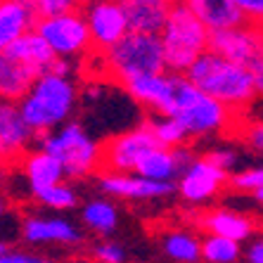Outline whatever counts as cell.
<instances>
[{"mask_svg": "<svg viewBox=\"0 0 263 263\" xmlns=\"http://www.w3.org/2000/svg\"><path fill=\"white\" fill-rule=\"evenodd\" d=\"M185 76H187L204 95L223 102L228 109H233L235 114L247 109V107L258 98L251 69L218 55L214 50H209L206 55L199 57V60L195 62V67L185 73Z\"/></svg>", "mask_w": 263, "mask_h": 263, "instance_id": "1", "label": "cell"}, {"mask_svg": "<svg viewBox=\"0 0 263 263\" xmlns=\"http://www.w3.org/2000/svg\"><path fill=\"white\" fill-rule=\"evenodd\" d=\"M76 102H79V90L71 79L57 73H43L36 81V86L29 90V95L17 104L31 130L38 138H43L71 121Z\"/></svg>", "mask_w": 263, "mask_h": 263, "instance_id": "2", "label": "cell"}, {"mask_svg": "<svg viewBox=\"0 0 263 263\" xmlns=\"http://www.w3.org/2000/svg\"><path fill=\"white\" fill-rule=\"evenodd\" d=\"M161 41L168 71L185 76L195 62L211 50V31L183 0H176L171 17L161 31Z\"/></svg>", "mask_w": 263, "mask_h": 263, "instance_id": "3", "label": "cell"}, {"mask_svg": "<svg viewBox=\"0 0 263 263\" xmlns=\"http://www.w3.org/2000/svg\"><path fill=\"white\" fill-rule=\"evenodd\" d=\"M166 117H176L190 133V138H206L214 133H223L235 121V111L223 102L204 95L187 76L176 73V90L173 102Z\"/></svg>", "mask_w": 263, "mask_h": 263, "instance_id": "4", "label": "cell"}, {"mask_svg": "<svg viewBox=\"0 0 263 263\" xmlns=\"http://www.w3.org/2000/svg\"><path fill=\"white\" fill-rule=\"evenodd\" d=\"M104 60V69L111 81L119 86H126L140 76H152V73H166V55L164 41L157 33H135L130 31L119 45L100 55Z\"/></svg>", "mask_w": 263, "mask_h": 263, "instance_id": "5", "label": "cell"}, {"mask_svg": "<svg viewBox=\"0 0 263 263\" xmlns=\"http://www.w3.org/2000/svg\"><path fill=\"white\" fill-rule=\"evenodd\" d=\"M38 147L64 166L67 178H86L102 168V145L92 140L79 121H69L62 128L38 138Z\"/></svg>", "mask_w": 263, "mask_h": 263, "instance_id": "6", "label": "cell"}, {"mask_svg": "<svg viewBox=\"0 0 263 263\" xmlns=\"http://www.w3.org/2000/svg\"><path fill=\"white\" fill-rule=\"evenodd\" d=\"M36 33L45 38V43L62 60H73V57H83L86 52H92L90 26H88L83 12L38 19Z\"/></svg>", "mask_w": 263, "mask_h": 263, "instance_id": "7", "label": "cell"}, {"mask_svg": "<svg viewBox=\"0 0 263 263\" xmlns=\"http://www.w3.org/2000/svg\"><path fill=\"white\" fill-rule=\"evenodd\" d=\"M154 147H159L152 128L147 121L138 128H130L126 133H119L102 145V171L107 173H130L138 171V164L145 154H149Z\"/></svg>", "mask_w": 263, "mask_h": 263, "instance_id": "8", "label": "cell"}, {"mask_svg": "<svg viewBox=\"0 0 263 263\" xmlns=\"http://www.w3.org/2000/svg\"><path fill=\"white\" fill-rule=\"evenodd\" d=\"M83 17L90 26L92 55H104L130 33L128 19L119 0H88Z\"/></svg>", "mask_w": 263, "mask_h": 263, "instance_id": "9", "label": "cell"}, {"mask_svg": "<svg viewBox=\"0 0 263 263\" xmlns=\"http://www.w3.org/2000/svg\"><path fill=\"white\" fill-rule=\"evenodd\" d=\"M211 50L228 60L251 69L263 60V29L254 24H239L235 29L211 33Z\"/></svg>", "mask_w": 263, "mask_h": 263, "instance_id": "10", "label": "cell"}, {"mask_svg": "<svg viewBox=\"0 0 263 263\" xmlns=\"http://www.w3.org/2000/svg\"><path fill=\"white\" fill-rule=\"evenodd\" d=\"M228 183V171L218 168L216 164L199 157L190 164V168L178 178V192L185 202L190 204H204L214 199L220 192V187Z\"/></svg>", "mask_w": 263, "mask_h": 263, "instance_id": "11", "label": "cell"}, {"mask_svg": "<svg viewBox=\"0 0 263 263\" xmlns=\"http://www.w3.org/2000/svg\"><path fill=\"white\" fill-rule=\"evenodd\" d=\"M38 135L31 130V126L24 121L17 102H5L0 107V149H3V159L10 164H17L24 154L31 152V142Z\"/></svg>", "mask_w": 263, "mask_h": 263, "instance_id": "12", "label": "cell"}, {"mask_svg": "<svg viewBox=\"0 0 263 263\" xmlns=\"http://www.w3.org/2000/svg\"><path fill=\"white\" fill-rule=\"evenodd\" d=\"M128 98L138 104L152 109L154 114L166 117L173 102V90H176V73H152V76H140L123 86Z\"/></svg>", "mask_w": 263, "mask_h": 263, "instance_id": "13", "label": "cell"}, {"mask_svg": "<svg viewBox=\"0 0 263 263\" xmlns=\"http://www.w3.org/2000/svg\"><path fill=\"white\" fill-rule=\"evenodd\" d=\"M100 187L119 199H159L178 190V185L157 183L140 173H104L100 178Z\"/></svg>", "mask_w": 263, "mask_h": 263, "instance_id": "14", "label": "cell"}, {"mask_svg": "<svg viewBox=\"0 0 263 263\" xmlns=\"http://www.w3.org/2000/svg\"><path fill=\"white\" fill-rule=\"evenodd\" d=\"M195 161L192 152L187 147H178V149H168V147H154L149 154L142 157V161L138 164L140 176L157 180V183H173L176 178H180L190 164Z\"/></svg>", "mask_w": 263, "mask_h": 263, "instance_id": "15", "label": "cell"}, {"mask_svg": "<svg viewBox=\"0 0 263 263\" xmlns=\"http://www.w3.org/2000/svg\"><path fill=\"white\" fill-rule=\"evenodd\" d=\"M17 166L26 180V187L33 192V197H38L41 192L50 190V187H55V185L64 183V178H67L64 166L50 152L41 149V147L31 149L29 154H24V157L17 161Z\"/></svg>", "mask_w": 263, "mask_h": 263, "instance_id": "16", "label": "cell"}, {"mask_svg": "<svg viewBox=\"0 0 263 263\" xmlns=\"http://www.w3.org/2000/svg\"><path fill=\"white\" fill-rule=\"evenodd\" d=\"M135 33H157L161 36L166 22L171 17L176 0H119Z\"/></svg>", "mask_w": 263, "mask_h": 263, "instance_id": "17", "label": "cell"}, {"mask_svg": "<svg viewBox=\"0 0 263 263\" xmlns=\"http://www.w3.org/2000/svg\"><path fill=\"white\" fill-rule=\"evenodd\" d=\"M22 235L29 245H79L83 235L76 226L64 218L31 216L22 226Z\"/></svg>", "mask_w": 263, "mask_h": 263, "instance_id": "18", "label": "cell"}, {"mask_svg": "<svg viewBox=\"0 0 263 263\" xmlns=\"http://www.w3.org/2000/svg\"><path fill=\"white\" fill-rule=\"evenodd\" d=\"M43 73L24 62L0 55V92L5 102H22Z\"/></svg>", "mask_w": 263, "mask_h": 263, "instance_id": "19", "label": "cell"}, {"mask_svg": "<svg viewBox=\"0 0 263 263\" xmlns=\"http://www.w3.org/2000/svg\"><path fill=\"white\" fill-rule=\"evenodd\" d=\"M183 3L209 26L211 33L247 24L245 14L235 0H183Z\"/></svg>", "mask_w": 263, "mask_h": 263, "instance_id": "20", "label": "cell"}, {"mask_svg": "<svg viewBox=\"0 0 263 263\" xmlns=\"http://www.w3.org/2000/svg\"><path fill=\"white\" fill-rule=\"evenodd\" d=\"M36 22L38 17L33 7L17 0H3L0 3V48H10L14 41L36 31Z\"/></svg>", "mask_w": 263, "mask_h": 263, "instance_id": "21", "label": "cell"}, {"mask_svg": "<svg viewBox=\"0 0 263 263\" xmlns=\"http://www.w3.org/2000/svg\"><path fill=\"white\" fill-rule=\"evenodd\" d=\"M3 55L24 62V64H29V67L38 69L41 73H48L50 69H52V64H55V60H57L55 50L50 48V45L45 43V38L38 36L36 31H31V33L22 36L19 41H14L10 48L3 50Z\"/></svg>", "mask_w": 263, "mask_h": 263, "instance_id": "22", "label": "cell"}, {"mask_svg": "<svg viewBox=\"0 0 263 263\" xmlns=\"http://www.w3.org/2000/svg\"><path fill=\"white\" fill-rule=\"evenodd\" d=\"M199 228L206 235L226 237V239H233V242H245L254 233L251 218H247L242 214H235V211H228V209H216V211L204 214L199 218Z\"/></svg>", "mask_w": 263, "mask_h": 263, "instance_id": "23", "label": "cell"}, {"mask_svg": "<svg viewBox=\"0 0 263 263\" xmlns=\"http://www.w3.org/2000/svg\"><path fill=\"white\" fill-rule=\"evenodd\" d=\"M161 249L176 263H199L204 258L202 239H197L192 233H185V230L166 233L161 237Z\"/></svg>", "mask_w": 263, "mask_h": 263, "instance_id": "24", "label": "cell"}, {"mask_svg": "<svg viewBox=\"0 0 263 263\" xmlns=\"http://www.w3.org/2000/svg\"><path fill=\"white\" fill-rule=\"evenodd\" d=\"M83 223L92 233L111 235L119 226V211L107 199H92V202H88L83 206Z\"/></svg>", "mask_w": 263, "mask_h": 263, "instance_id": "25", "label": "cell"}, {"mask_svg": "<svg viewBox=\"0 0 263 263\" xmlns=\"http://www.w3.org/2000/svg\"><path fill=\"white\" fill-rule=\"evenodd\" d=\"M147 126L152 128L157 142L161 147H168V149L185 147L187 140H190V133L185 130V126L176 117H159V114H154L152 119H147Z\"/></svg>", "mask_w": 263, "mask_h": 263, "instance_id": "26", "label": "cell"}, {"mask_svg": "<svg viewBox=\"0 0 263 263\" xmlns=\"http://www.w3.org/2000/svg\"><path fill=\"white\" fill-rule=\"evenodd\" d=\"M202 251L206 263H235L239 258V242L206 235L202 239Z\"/></svg>", "mask_w": 263, "mask_h": 263, "instance_id": "27", "label": "cell"}, {"mask_svg": "<svg viewBox=\"0 0 263 263\" xmlns=\"http://www.w3.org/2000/svg\"><path fill=\"white\" fill-rule=\"evenodd\" d=\"M36 199L43 204V206H48V209H55V211H67V209L76 206L79 195H76V190H73L69 183H60V185H55V187H50V190L41 192Z\"/></svg>", "mask_w": 263, "mask_h": 263, "instance_id": "28", "label": "cell"}, {"mask_svg": "<svg viewBox=\"0 0 263 263\" xmlns=\"http://www.w3.org/2000/svg\"><path fill=\"white\" fill-rule=\"evenodd\" d=\"M88 0H36L33 12L38 19L43 17H60V14H73L83 12Z\"/></svg>", "mask_w": 263, "mask_h": 263, "instance_id": "29", "label": "cell"}, {"mask_svg": "<svg viewBox=\"0 0 263 263\" xmlns=\"http://www.w3.org/2000/svg\"><path fill=\"white\" fill-rule=\"evenodd\" d=\"M233 187L237 192H254L261 190L263 187V164L261 166H251V168H245V171H239L233 176Z\"/></svg>", "mask_w": 263, "mask_h": 263, "instance_id": "30", "label": "cell"}, {"mask_svg": "<svg viewBox=\"0 0 263 263\" xmlns=\"http://www.w3.org/2000/svg\"><path fill=\"white\" fill-rule=\"evenodd\" d=\"M92 258L98 263H123L126 251L117 242H100V245L92 247Z\"/></svg>", "mask_w": 263, "mask_h": 263, "instance_id": "31", "label": "cell"}, {"mask_svg": "<svg viewBox=\"0 0 263 263\" xmlns=\"http://www.w3.org/2000/svg\"><path fill=\"white\" fill-rule=\"evenodd\" d=\"M211 164H216L218 168H223V171H230V168H235L239 161L237 152L235 149H228V147H214V149H209L206 154H204Z\"/></svg>", "mask_w": 263, "mask_h": 263, "instance_id": "32", "label": "cell"}, {"mask_svg": "<svg viewBox=\"0 0 263 263\" xmlns=\"http://www.w3.org/2000/svg\"><path fill=\"white\" fill-rule=\"evenodd\" d=\"M235 3L242 10V14H245L247 24H254L263 29V0H235Z\"/></svg>", "mask_w": 263, "mask_h": 263, "instance_id": "33", "label": "cell"}, {"mask_svg": "<svg viewBox=\"0 0 263 263\" xmlns=\"http://www.w3.org/2000/svg\"><path fill=\"white\" fill-rule=\"evenodd\" d=\"M0 263H48V258L29 254V251H5L0 256Z\"/></svg>", "mask_w": 263, "mask_h": 263, "instance_id": "34", "label": "cell"}, {"mask_svg": "<svg viewBox=\"0 0 263 263\" xmlns=\"http://www.w3.org/2000/svg\"><path fill=\"white\" fill-rule=\"evenodd\" d=\"M245 140L249 142V147H254L256 152L263 154V121H256L245 128Z\"/></svg>", "mask_w": 263, "mask_h": 263, "instance_id": "35", "label": "cell"}, {"mask_svg": "<svg viewBox=\"0 0 263 263\" xmlns=\"http://www.w3.org/2000/svg\"><path fill=\"white\" fill-rule=\"evenodd\" d=\"M73 71L71 67V60H62V57H57L55 64H52V69H50L48 73H57V76H67L69 79V73Z\"/></svg>", "mask_w": 263, "mask_h": 263, "instance_id": "36", "label": "cell"}, {"mask_svg": "<svg viewBox=\"0 0 263 263\" xmlns=\"http://www.w3.org/2000/svg\"><path fill=\"white\" fill-rule=\"evenodd\" d=\"M247 261L249 263H263V237L256 239L247 251Z\"/></svg>", "mask_w": 263, "mask_h": 263, "instance_id": "37", "label": "cell"}, {"mask_svg": "<svg viewBox=\"0 0 263 263\" xmlns=\"http://www.w3.org/2000/svg\"><path fill=\"white\" fill-rule=\"evenodd\" d=\"M251 73H254V83H256V92L263 98V60H258L254 67H251Z\"/></svg>", "mask_w": 263, "mask_h": 263, "instance_id": "38", "label": "cell"}, {"mask_svg": "<svg viewBox=\"0 0 263 263\" xmlns=\"http://www.w3.org/2000/svg\"><path fill=\"white\" fill-rule=\"evenodd\" d=\"M254 199H256V202L263 206V187H261V190H256V192H254Z\"/></svg>", "mask_w": 263, "mask_h": 263, "instance_id": "39", "label": "cell"}, {"mask_svg": "<svg viewBox=\"0 0 263 263\" xmlns=\"http://www.w3.org/2000/svg\"><path fill=\"white\" fill-rule=\"evenodd\" d=\"M17 3H24V5H29V7L36 5V0H17Z\"/></svg>", "mask_w": 263, "mask_h": 263, "instance_id": "40", "label": "cell"}, {"mask_svg": "<svg viewBox=\"0 0 263 263\" xmlns=\"http://www.w3.org/2000/svg\"><path fill=\"white\" fill-rule=\"evenodd\" d=\"M71 263H90V261H71Z\"/></svg>", "mask_w": 263, "mask_h": 263, "instance_id": "41", "label": "cell"}]
</instances>
